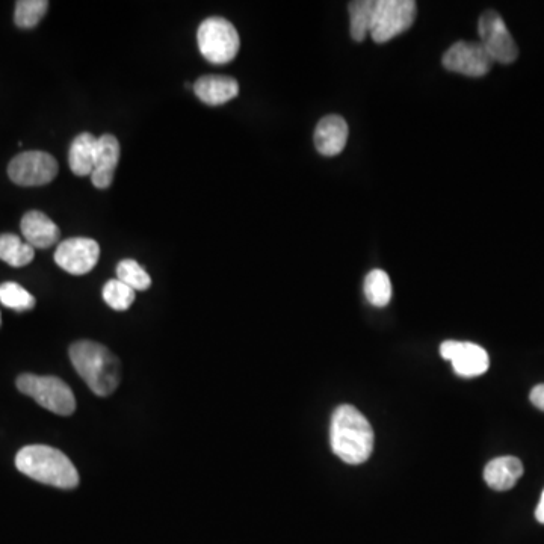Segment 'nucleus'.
I'll return each mask as SVG.
<instances>
[{"mask_svg":"<svg viewBox=\"0 0 544 544\" xmlns=\"http://www.w3.org/2000/svg\"><path fill=\"white\" fill-rule=\"evenodd\" d=\"M523 464L516 457H499L490 461L484 469V480L490 489L507 492L522 478Z\"/></svg>","mask_w":544,"mask_h":544,"instance_id":"dca6fc26","label":"nucleus"},{"mask_svg":"<svg viewBox=\"0 0 544 544\" xmlns=\"http://www.w3.org/2000/svg\"><path fill=\"white\" fill-rule=\"evenodd\" d=\"M35 248L13 233L0 235V260L14 268H22L34 260Z\"/></svg>","mask_w":544,"mask_h":544,"instance_id":"a211bd4d","label":"nucleus"},{"mask_svg":"<svg viewBox=\"0 0 544 544\" xmlns=\"http://www.w3.org/2000/svg\"><path fill=\"white\" fill-rule=\"evenodd\" d=\"M415 19V0H378L369 35L375 43H387L412 28Z\"/></svg>","mask_w":544,"mask_h":544,"instance_id":"423d86ee","label":"nucleus"},{"mask_svg":"<svg viewBox=\"0 0 544 544\" xmlns=\"http://www.w3.org/2000/svg\"><path fill=\"white\" fill-rule=\"evenodd\" d=\"M198 49L211 64H229L238 55L241 38L232 22L223 17H209L197 31Z\"/></svg>","mask_w":544,"mask_h":544,"instance_id":"20e7f679","label":"nucleus"},{"mask_svg":"<svg viewBox=\"0 0 544 544\" xmlns=\"http://www.w3.org/2000/svg\"><path fill=\"white\" fill-rule=\"evenodd\" d=\"M481 46L489 53L493 62L511 64L519 56L516 41L508 31L504 19L496 11H486L478 23Z\"/></svg>","mask_w":544,"mask_h":544,"instance_id":"6e6552de","label":"nucleus"},{"mask_svg":"<svg viewBox=\"0 0 544 544\" xmlns=\"http://www.w3.org/2000/svg\"><path fill=\"white\" fill-rule=\"evenodd\" d=\"M443 359L449 360L460 377L472 378L486 374L490 366L489 354L480 345L458 340H446L440 347Z\"/></svg>","mask_w":544,"mask_h":544,"instance_id":"9b49d317","label":"nucleus"},{"mask_svg":"<svg viewBox=\"0 0 544 544\" xmlns=\"http://www.w3.org/2000/svg\"><path fill=\"white\" fill-rule=\"evenodd\" d=\"M97 141L99 138L91 133H79L73 140L68 152L70 170L78 177L91 176L96 164Z\"/></svg>","mask_w":544,"mask_h":544,"instance_id":"f3484780","label":"nucleus"},{"mask_svg":"<svg viewBox=\"0 0 544 544\" xmlns=\"http://www.w3.org/2000/svg\"><path fill=\"white\" fill-rule=\"evenodd\" d=\"M330 442L334 455L357 466L365 463L374 451V430L356 407L340 405L331 418Z\"/></svg>","mask_w":544,"mask_h":544,"instance_id":"f257e3e1","label":"nucleus"},{"mask_svg":"<svg viewBox=\"0 0 544 544\" xmlns=\"http://www.w3.org/2000/svg\"><path fill=\"white\" fill-rule=\"evenodd\" d=\"M348 124L340 115H327L316 126V149L324 156H337L344 152L348 141Z\"/></svg>","mask_w":544,"mask_h":544,"instance_id":"ddd939ff","label":"nucleus"},{"mask_svg":"<svg viewBox=\"0 0 544 544\" xmlns=\"http://www.w3.org/2000/svg\"><path fill=\"white\" fill-rule=\"evenodd\" d=\"M375 0H356L348 5L350 11V31L354 41L360 43L371 34L372 20H374Z\"/></svg>","mask_w":544,"mask_h":544,"instance_id":"6ab92c4d","label":"nucleus"},{"mask_svg":"<svg viewBox=\"0 0 544 544\" xmlns=\"http://www.w3.org/2000/svg\"><path fill=\"white\" fill-rule=\"evenodd\" d=\"M16 467L32 480L58 489H75L79 484L75 464L52 446H25L16 455Z\"/></svg>","mask_w":544,"mask_h":544,"instance_id":"f03ea898","label":"nucleus"},{"mask_svg":"<svg viewBox=\"0 0 544 544\" xmlns=\"http://www.w3.org/2000/svg\"><path fill=\"white\" fill-rule=\"evenodd\" d=\"M0 303L8 309L25 312L35 307V298L17 283L8 282L0 285Z\"/></svg>","mask_w":544,"mask_h":544,"instance_id":"b1692460","label":"nucleus"},{"mask_svg":"<svg viewBox=\"0 0 544 544\" xmlns=\"http://www.w3.org/2000/svg\"><path fill=\"white\" fill-rule=\"evenodd\" d=\"M17 389L23 395L31 396L41 407L55 415L70 416L75 413V395L67 383L59 378L23 374L17 378Z\"/></svg>","mask_w":544,"mask_h":544,"instance_id":"39448f33","label":"nucleus"},{"mask_svg":"<svg viewBox=\"0 0 544 544\" xmlns=\"http://www.w3.org/2000/svg\"><path fill=\"white\" fill-rule=\"evenodd\" d=\"M49 10L47 0H19L16 4L14 22L19 28L32 29L41 22Z\"/></svg>","mask_w":544,"mask_h":544,"instance_id":"4be33fe9","label":"nucleus"},{"mask_svg":"<svg viewBox=\"0 0 544 544\" xmlns=\"http://www.w3.org/2000/svg\"><path fill=\"white\" fill-rule=\"evenodd\" d=\"M535 517H537L538 522L544 525V490L540 502H538L537 510H535Z\"/></svg>","mask_w":544,"mask_h":544,"instance_id":"a878e982","label":"nucleus"},{"mask_svg":"<svg viewBox=\"0 0 544 544\" xmlns=\"http://www.w3.org/2000/svg\"><path fill=\"white\" fill-rule=\"evenodd\" d=\"M102 294L105 303L108 304L111 309L117 310V312H124V310L129 309V307L135 303V291L117 279L109 280V282L103 286Z\"/></svg>","mask_w":544,"mask_h":544,"instance_id":"5701e85b","label":"nucleus"},{"mask_svg":"<svg viewBox=\"0 0 544 544\" xmlns=\"http://www.w3.org/2000/svg\"><path fill=\"white\" fill-rule=\"evenodd\" d=\"M20 229H22L25 241L32 248H40V250L52 247L61 236L59 227L40 211H29L28 214H25Z\"/></svg>","mask_w":544,"mask_h":544,"instance_id":"2eb2a0df","label":"nucleus"},{"mask_svg":"<svg viewBox=\"0 0 544 544\" xmlns=\"http://www.w3.org/2000/svg\"><path fill=\"white\" fill-rule=\"evenodd\" d=\"M442 64L449 72L460 73L469 78H481L490 72L495 62L481 43L458 41L446 50Z\"/></svg>","mask_w":544,"mask_h":544,"instance_id":"1a4fd4ad","label":"nucleus"},{"mask_svg":"<svg viewBox=\"0 0 544 544\" xmlns=\"http://www.w3.org/2000/svg\"><path fill=\"white\" fill-rule=\"evenodd\" d=\"M120 143L111 133H105L97 141L96 164L91 182L96 188L108 189L114 182L115 170L120 162Z\"/></svg>","mask_w":544,"mask_h":544,"instance_id":"f8f14e48","label":"nucleus"},{"mask_svg":"<svg viewBox=\"0 0 544 544\" xmlns=\"http://www.w3.org/2000/svg\"><path fill=\"white\" fill-rule=\"evenodd\" d=\"M70 360L97 396L111 395L120 384V362L108 348L97 342L79 340L70 347Z\"/></svg>","mask_w":544,"mask_h":544,"instance_id":"7ed1b4c3","label":"nucleus"},{"mask_svg":"<svg viewBox=\"0 0 544 544\" xmlns=\"http://www.w3.org/2000/svg\"><path fill=\"white\" fill-rule=\"evenodd\" d=\"M117 280L132 288L133 291H147L152 286V279L146 269L136 260H121L117 265Z\"/></svg>","mask_w":544,"mask_h":544,"instance_id":"412c9836","label":"nucleus"},{"mask_svg":"<svg viewBox=\"0 0 544 544\" xmlns=\"http://www.w3.org/2000/svg\"><path fill=\"white\" fill-rule=\"evenodd\" d=\"M365 295L369 303L375 307H386L392 298V283L387 272L374 269L365 279Z\"/></svg>","mask_w":544,"mask_h":544,"instance_id":"aec40b11","label":"nucleus"},{"mask_svg":"<svg viewBox=\"0 0 544 544\" xmlns=\"http://www.w3.org/2000/svg\"><path fill=\"white\" fill-rule=\"evenodd\" d=\"M192 90L204 105L220 106L238 97L239 84L230 76H201Z\"/></svg>","mask_w":544,"mask_h":544,"instance_id":"4468645a","label":"nucleus"},{"mask_svg":"<svg viewBox=\"0 0 544 544\" xmlns=\"http://www.w3.org/2000/svg\"><path fill=\"white\" fill-rule=\"evenodd\" d=\"M99 257V244L90 238L65 239L55 251L56 265L72 276H84L93 271Z\"/></svg>","mask_w":544,"mask_h":544,"instance_id":"9d476101","label":"nucleus"},{"mask_svg":"<svg viewBox=\"0 0 544 544\" xmlns=\"http://www.w3.org/2000/svg\"><path fill=\"white\" fill-rule=\"evenodd\" d=\"M58 162L40 150L23 152L8 165V176L19 186H43L58 176Z\"/></svg>","mask_w":544,"mask_h":544,"instance_id":"0eeeda50","label":"nucleus"},{"mask_svg":"<svg viewBox=\"0 0 544 544\" xmlns=\"http://www.w3.org/2000/svg\"><path fill=\"white\" fill-rule=\"evenodd\" d=\"M529 399H531L532 404H534L538 410L544 412V384H538V386H535L534 389L531 390Z\"/></svg>","mask_w":544,"mask_h":544,"instance_id":"393cba45","label":"nucleus"}]
</instances>
